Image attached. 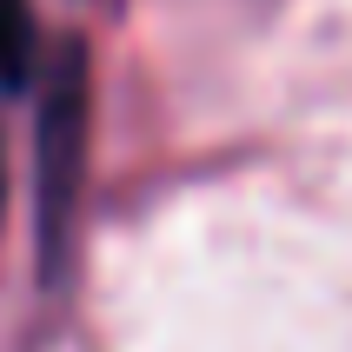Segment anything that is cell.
<instances>
[{
  "label": "cell",
  "mask_w": 352,
  "mask_h": 352,
  "mask_svg": "<svg viewBox=\"0 0 352 352\" xmlns=\"http://www.w3.org/2000/svg\"><path fill=\"white\" fill-rule=\"evenodd\" d=\"M87 140H94V80L87 47L60 40L40 80V120H34V246L40 279L54 286L74 253V213L87 186Z\"/></svg>",
  "instance_id": "obj_1"
},
{
  "label": "cell",
  "mask_w": 352,
  "mask_h": 352,
  "mask_svg": "<svg viewBox=\"0 0 352 352\" xmlns=\"http://www.w3.org/2000/svg\"><path fill=\"white\" fill-rule=\"evenodd\" d=\"M40 67V34L27 0H0V94H20Z\"/></svg>",
  "instance_id": "obj_2"
},
{
  "label": "cell",
  "mask_w": 352,
  "mask_h": 352,
  "mask_svg": "<svg viewBox=\"0 0 352 352\" xmlns=\"http://www.w3.org/2000/svg\"><path fill=\"white\" fill-rule=\"evenodd\" d=\"M0 206H7V153H0Z\"/></svg>",
  "instance_id": "obj_3"
}]
</instances>
